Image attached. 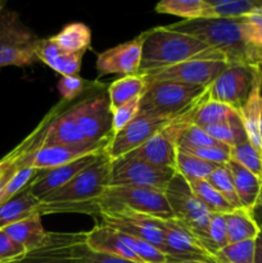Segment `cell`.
Listing matches in <instances>:
<instances>
[{
    "mask_svg": "<svg viewBox=\"0 0 262 263\" xmlns=\"http://www.w3.org/2000/svg\"><path fill=\"white\" fill-rule=\"evenodd\" d=\"M33 215H41L40 200L31 193L28 185L14 197L0 203V229Z\"/></svg>",
    "mask_w": 262,
    "mask_h": 263,
    "instance_id": "cell-22",
    "label": "cell"
},
{
    "mask_svg": "<svg viewBox=\"0 0 262 263\" xmlns=\"http://www.w3.org/2000/svg\"><path fill=\"white\" fill-rule=\"evenodd\" d=\"M175 174V168L154 166L143 159L125 156L112 161L109 186H138L164 192Z\"/></svg>",
    "mask_w": 262,
    "mask_h": 263,
    "instance_id": "cell-10",
    "label": "cell"
},
{
    "mask_svg": "<svg viewBox=\"0 0 262 263\" xmlns=\"http://www.w3.org/2000/svg\"><path fill=\"white\" fill-rule=\"evenodd\" d=\"M103 223L126 235L148 241L164 254V236L158 226V218L139 215L130 211L100 215Z\"/></svg>",
    "mask_w": 262,
    "mask_h": 263,
    "instance_id": "cell-16",
    "label": "cell"
},
{
    "mask_svg": "<svg viewBox=\"0 0 262 263\" xmlns=\"http://www.w3.org/2000/svg\"><path fill=\"white\" fill-rule=\"evenodd\" d=\"M141 35L143 49L139 72L141 76L195 59L226 62L218 51L203 41L186 33L170 30L167 26L144 31Z\"/></svg>",
    "mask_w": 262,
    "mask_h": 263,
    "instance_id": "cell-3",
    "label": "cell"
},
{
    "mask_svg": "<svg viewBox=\"0 0 262 263\" xmlns=\"http://www.w3.org/2000/svg\"><path fill=\"white\" fill-rule=\"evenodd\" d=\"M189 185L193 194L210 211V213H222V215H225V213L234 211L230 203L207 180H197V181L189 182Z\"/></svg>",
    "mask_w": 262,
    "mask_h": 263,
    "instance_id": "cell-34",
    "label": "cell"
},
{
    "mask_svg": "<svg viewBox=\"0 0 262 263\" xmlns=\"http://www.w3.org/2000/svg\"><path fill=\"white\" fill-rule=\"evenodd\" d=\"M249 215H251V217L253 218L254 222L257 223L259 230H262V187H261V192H259L258 199H257V202L254 203L253 208L249 211Z\"/></svg>",
    "mask_w": 262,
    "mask_h": 263,
    "instance_id": "cell-47",
    "label": "cell"
},
{
    "mask_svg": "<svg viewBox=\"0 0 262 263\" xmlns=\"http://www.w3.org/2000/svg\"><path fill=\"white\" fill-rule=\"evenodd\" d=\"M158 226L164 236V256L167 263L198 261L205 263H220L212 253L188 229L176 220H159Z\"/></svg>",
    "mask_w": 262,
    "mask_h": 263,
    "instance_id": "cell-13",
    "label": "cell"
},
{
    "mask_svg": "<svg viewBox=\"0 0 262 263\" xmlns=\"http://www.w3.org/2000/svg\"><path fill=\"white\" fill-rule=\"evenodd\" d=\"M110 166L112 161L107 152H104L94 163L82 170L68 184L40 200L41 216L54 213L99 216L100 198L110 184Z\"/></svg>",
    "mask_w": 262,
    "mask_h": 263,
    "instance_id": "cell-1",
    "label": "cell"
},
{
    "mask_svg": "<svg viewBox=\"0 0 262 263\" xmlns=\"http://www.w3.org/2000/svg\"><path fill=\"white\" fill-rule=\"evenodd\" d=\"M4 7H5V3L0 0V13H2L3 10H4Z\"/></svg>",
    "mask_w": 262,
    "mask_h": 263,
    "instance_id": "cell-50",
    "label": "cell"
},
{
    "mask_svg": "<svg viewBox=\"0 0 262 263\" xmlns=\"http://www.w3.org/2000/svg\"><path fill=\"white\" fill-rule=\"evenodd\" d=\"M120 234V238L126 246L130 248V251L135 254L139 258V261L143 263H167V257L162 253L159 249H157L156 247L152 246L148 241L143 240V239H139L136 236L126 235L118 231Z\"/></svg>",
    "mask_w": 262,
    "mask_h": 263,
    "instance_id": "cell-37",
    "label": "cell"
},
{
    "mask_svg": "<svg viewBox=\"0 0 262 263\" xmlns=\"http://www.w3.org/2000/svg\"><path fill=\"white\" fill-rule=\"evenodd\" d=\"M254 263H262V230L254 239Z\"/></svg>",
    "mask_w": 262,
    "mask_h": 263,
    "instance_id": "cell-48",
    "label": "cell"
},
{
    "mask_svg": "<svg viewBox=\"0 0 262 263\" xmlns=\"http://www.w3.org/2000/svg\"><path fill=\"white\" fill-rule=\"evenodd\" d=\"M257 71H258V74L261 76V79H262V59H261V62H259L258 67H257Z\"/></svg>",
    "mask_w": 262,
    "mask_h": 263,
    "instance_id": "cell-49",
    "label": "cell"
},
{
    "mask_svg": "<svg viewBox=\"0 0 262 263\" xmlns=\"http://www.w3.org/2000/svg\"><path fill=\"white\" fill-rule=\"evenodd\" d=\"M261 110H262V79L259 77L251 92L248 102L240 110L247 136L252 145L262 156L261 140Z\"/></svg>",
    "mask_w": 262,
    "mask_h": 263,
    "instance_id": "cell-25",
    "label": "cell"
},
{
    "mask_svg": "<svg viewBox=\"0 0 262 263\" xmlns=\"http://www.w3.org/2000/svg\"><path fill=\"white\" fill-rule=\"evenodd\" d=\"M84 263H143L131 261V259L122 258L118 256H112V254L104 253H95V252L89 251V253L85 257Z\"/></svg>",
    "mask_w": 262,
    "mask_h": 263,
    "instance_id": "cell-46",
    "label": "cell"
},
{
    "mask_svg": "<svg viewBox=\"0 0 262 263\" xmlns=\"http://www.w3.org/2000/svg\"><path fill=\"white\" fill-rule=\"evenodd\" d=\"M207 181L228 200L231 204L234 210H240L241 204L239 202V198L236 195L235 187H234L233 179H231V174L229 171L228 166L222 164L218 168H216L212 174L208 176Z\"/></svg>",
    "mask_w": 262,
    "mask_h": 263,
    "instance_id": "cell-36",
    "label": "cell"
},
{
    "mask_svg": "<svg viewBox=\"0 0 262 263\" xmlns=\"http://www.w3.org/2000/svg\"><path fill=\"white\" fill-rule=\"evenodd\" d=\"M164 194L174 215V220L188 229L210 252L208 225L212 213H210V211L193 194L189 182L176 172L164 190Z\"/></svg>",
    "mask_w": 262,
    "mask_h": 263,
    "instance_id": "cell-6",
    "label": "cell"
},
{
    "mask_svg": "<svg viewBox=\"0 0 262 263\" xmlns=\"http://www.w3.org/2000/svg\"><path fill=\"white\" fill-rule=\"evenodd\" d=\"M86 247L89 251L95 252V253L112 254V256L140 262L138 257L130 251V248L121 240L118 231L104 225L103 222L98 223L92 230L87 231Z\"/></svg>",
    "mask_w": 262,
    "mask_h": 263,
    "instance_id": "cell-21",
    "label": "cell"
},
{
    "mask_svg": "<svg viewBox=\"0 0 262 263\" xmlns=\"http://www.w3.org/2000/svg\"><path fill=\"white\" fill-rule=\"evenodd\" d=\"M231 161L239 163L262 180V156L249 141L231 148Z\"/></svg>",
    "mask_w": 262,
    "mask_h": 263,
    "instance_id": "cell-38",
    "label": "cell"
},
{
    "mask_svg": "<svg viewBox=\"0 0 262 263\" xmlns=\"http://www.w3.org/2000/svg\"><path fill=\"white\" fill-rule=\"evenodd\" d=\"M228 244V229H226L225 215H222V213H212L210 225H208V247H210V252L216 257V253L220 249L225 248Z\"/></svg>",
    "mask_w": 262,
    "mask_h": 263,
    "instance_id": "cell-41",
    "label": "cell"
},
{
    "mask_svg": "<svg viewBox=\"0 0 262 263\" xmlns=\"http://www.w3.org/2000/svg\"><path fill=\"white\" fill-rule=\"evenodd\" d=\"M27 253L25 247L13 240L3 229H0V263H17L25 258Z\"/></svg>",
    "mask_w": 262,
    "mask_h": 263,
    "instance_id": "cell-44",
    "label": "cell"
},
{
    "mask_svg": "<svg viewBox=\"0 0 262 263\" xmlns=\"http://www.w3.org/2000/svg\"><path fill=\"white\" fill-rule=\"evenodd\" d=\"M185 152L203 159V161L212 162V163L216 164H228L229 161L231 159V146L226 145L223 143H220L213 146H204V148L188 149Z\"/></svg>",
    "mask_w": 262,
    "mask_h": 263,
    "instance_id": "cell-42",
    "label": "cell"
},
{
    "mask_svg": "<svg viewBox=\"0 0 262 263\" xmlns=\"http://www.w3.org/2000/svg\"><path fill=\"white\" fill-rule=\"evenodd\" d=\"M80 131L87 144L105 143L113 135L112 110L107 91H98L80 100L76 104L69 105Z\"/></svg>",
    "mask_w": 262,
    "mask_h": 263,
    "instance_id": "cell-8",
    "label": "cell"
},
{
    "mask_svg": "<svg viewBox=\"0 0 262 263\" xmlns=\"http://www.w3.org/2000/svg\"><path fill=\"white\" fill-rule=\"evenodd\" d=\"M62 49L71 53H85L91 44V31L80 22L69 23L57 35L51 36Z\"/></svg>",
    "mask_w": 262,
    "mask_h": 263,
    "instance_id": "cell-31",
    "label": "cell"
},
{
    "mask_svg": "<svg viewBox=\"0 0 262 263\" xmlns=\"http://www.w3.org/2000/svg\"><path fill=\"white\" fill-rule=\"evenodd\" d=\"M87 233H49L45 244L17 263H84Z\"/></svg>",
    "mask_w": 262,
    "mask_h": 263,
    "instance_id": "cell-12",
    "label": "cell"
},
{
    "mask_svg": "<svg viewBox=\"0 0 262 263\" xmlns=\"http://www.w3.org/2000/svg\"><path fill=\"white\" fill-rule=\"evenodd\" d=\"M205 89L172 81H146L139 115L163 120L176 118L202 97Z\"/></svg>",
    "mask_w": 262,
    "mask_h": 263,
    "instance_id": "cell-4",
    "label": "cell"
},
{
    "mask_svg": "<svg viewBox=\"0 0 262 263\" xmlns=\"http://www.w3.org/2000/svg\"><path fill=\"white\" fill-rule=\"evenodd\" d=\"M156 12L181 17L184 21L203 18L205 0H162L156 5Z\"/></svg>",
    "mask_w": 262,
    "mask_h": 263,
    "instance_id": "cell-35",
    "label": "cell"
},
{
    "mask_svg": "<svg viewBox=\"0 0 262 263\" xmlns=\"http://www.w3.org/2000/svg\"><path fill=\"white\" fill-rule=\"evenodd\" d=\"M103 153L87 154V156L81 157V158L76 159V161L71 162V163L62 164V166L45 170V171H39L38 176L30 184L31 193L39 200H43L46 195H49L50 193L58 190L59 187L68 184L82 170H85L90 164L94 163Z\"/></svg>",
    "mask_w": 262,
    "mask_h": 263,
    "instance_id": "cell-18",
    "label": "cell"
},
{
    "mask_svg": "<svg viewBox=\"0 0 262 263\" xmlns=\"http://www.w3.org/2000/svg\"><path fill=\"white\" fill-rule=\"evenodd\" d=\"M40 39L21 21L14 10L0 13V68L26 67L38 61L36 48Z\"/></svg>",
    "mask_w": 262,
    "mask_h": 263,
    "instance_id": "cell-7",
    "label": "cell"
},
{
    "mask_svg": "<svg viewBox=\"0 0 262 263\" xmlns=\"http://www.w3.org/2000/svg\"><path fill=\"white\" fill-rule=\"evenodd\" d=\"M66 103L62 100L61 103L51 108L41 122L36 126L35 130L27 136L23 141H21L13 151H10L3 159H0V195L7 186L8 182L23 168L33 167L36 154L45 145L46 136L50 123L54 118L63 110Z\"/></svg>",
    "mask_w": 262,
    "mask_h": 263,
    "instance_id": "cell-9",
    "label": "cell"
},
{
    "mask_svg": "<svg viewBox=\"0 0 262 263\" xmlns=\"http://www.w3.org/2000/svg\"><path fill=\"white\" fill-rule=\"evenodd\" d=\"M91 86V82L81 79L80 76H62L57 85L64 102H72Z\"/></svg>",
    "mask_w": 262,
    "mask_h": 263,
    "instance_id": "cell-43",
    "label": "cell"
},
{
    "mask_svg": "<svg viewBox=\"0 0 262 263\" xmlns=\"http://www.w3.org/2000/svg\"><path fill=\"white\" fill-rule=\"evenodd\" d=\"M220 263H254V240L228 244L216 253Z\"/></svg>",
    "mask_w": 262,
    "mask_h": 263,
    "instance_id": "cell-39",
    "label": "cell"
},
{
    "mask_svg": "<svg viewBox=\"0 0 262 263\" xmlns=\"http://www.w3.org/2000/svg\"><path fill=\"white\" fill-rule=\"evenodd\" d=\"M109 141L95 144V145H44L36 154L33 167L38 171H45L62 164L71 163L87 154L103 153L107 152Z\"/></svg>",
    "mask_w": 262,
    "mask_h": 263,
    "instance_id": "cell-19",
    "label": "cell"
},
{
    "mask_svg": "<svg viewBox=\"0 0 262 263\" xmlns=\"http://www.w3.org/2000/svg\"><path fill=\"white\" fill-rule=\"evenodd\" d=\"M84 54L64 50L51 37L40 39L36 48L38 61L61 76H79Z\"/></svg>",
    "mask_w": 262,
    "mask_h": 263,
    "instance_id": "cell-20",
    "label": "cell"
},
{
    "mask_svg": "<svg viewBox=\"0 0 262 263\" xmlns=\"http://www.w3.org/2000/svg\"><path fill=\"white\" fill-rule=\"evenodd\" d=\"M226 229H228L229 244L239 243V241L254 240L259 233V228L251 217L248 211L234 210L225 213Z\"/></svg>",
    "mask_w": 262,
    "mask_h": 263,
    "instance_id": "cell-30",
    "label": "cell"
},
{
    "mask_svg": "<svg viewBox=\"0 0 262 263\" xmlns=\"http://www.w3.org/2000/svg\"><path fill=\"white\" fill-rule=\"evenodd\" d=\"M229 66L230 64L223 61L195 59L153 71L145 74V79L146 81H172L190 86L208 87Z\"/></svg>",
    "mask_w": 262,
    "mask_h": 263,
    "instance_id": "cell-14",
    "label": "cell"
},
{
    "mask_svg": "<svg viewBox=\"0 0 262 263\" xmlns=\"http://www.w3.org/2000/svg\"><path fill=\"white\" fill-rule=\"evenodd\" d=\"M146 86L145 76L136 74V76H123L115 80L108 86V99H109L110 110L120 108L121 105L131 102V100L140 98Z\"/></svg>",
    "mask_w": 262,
    "mask_h": 263,
    "instance_id": "cell-28",
    "label": "cell"
},
{
    "mask_svg": "<svg viewBox=\"0 0 262 263\" xmlns=\"http://www.w3.org/2000/svg\"><path fill=\"white\" fill-rule=\"evenodd\" d=\"M41 215H33L31 217L23 218L18 222L3 228V230L14 241L25 247L26 251H36L45 244L49 233L44 229Z\"/></svg>",
    "mask_w": 262,
    "mask_h": 263,
    "instance_id": "cell-23",
    "label": "cell"
},
{
    "mask_svg": "<svg viewBox=\"0 0 262 263\" xmlns=\"http://www.w3.org/2000/svg\"><path fill=\"white\" fill-rule=\"evenodd\" d=\"M262 10V0H205L203 18H244Z\"/></svg>",
    "mask_w": 262,
    "mask_h": 263,
    "instance_id": "cell-27",
    "label": "cell"
},
{
    "mask_svg": "<svg viewBox=\"0 0 262 263\" xmlns=\"http://www.w3.org/2000/svg\"><path fill=\"white\" fill-rule=\"evenodd\" d=\"M139 109H140V98L131 100V102L126 103V104L121 105L120 108L115 109L112 112V131L113 134L118 133L122 130L123 127L133 122L139 115Z\"/></svg>",
    "mask_w": 262,
    "mask_h": 263,
    "instance_id": "cell-45",
    "label": "cell"
},
{
    "mask_svg": "<svg viewBox=\"0 0 262 263\" xmlns=\"http://www.w3.org/2000/svg\"><path fill=\"white\" fill-rule=\"evenodd\" d=\"M175 263H205V262H198V261H184V262H175Z\"/></svg>",
    "mask_w": 262,
    "mask_h": 263,
    "instance_id": "cell-51",
    "label": "cell"
},
{
    "mask_svg": "<svg viewBox=\"0 0 262 263\" xmlns=\"http://www.w3.org/2000/svg\"><path fill=\"white\" fill-rule=\"evenodd\" d=\"M99 210L100 215L130 211L159 220L174 218L164 192L148 187L109 186L100 198Z\"/></svg>",
    "mask_w": 262,
    "mask_h": 263,
    "instance_id": "cell-5",
    "label": "cell"
},
{
    "mask_svg": "<svg viewBox=\"0 0 262 263\" xmlns=\"http://www.w3.org/2000/svg\"><path fill=\"white\" fill-rule=\"evenodd\" d=\"M220 144V141L211 138L203 128L195 125H189L177 139V148L182 151L195 148H204V146H213Z\"/></svg>",
    "mask_w": 262,
    "mask_h": 263,
    "instance_id": "cell-40",
    "label": "cell"
},
{
    "mask_svg": "<svg viewBox=\"0 0 262 263\" xmlns=\"http://www.w3.org/2000/svg\"><path fill=\"white\" fill-rule=\"evenodd\" d=\"M45 145H91L85 141L73 115L69 110H62L50 123Z\"/></svg>",
    "mask_w": 262,
    "mask_h": 263,
    "instance_id": "cell-24",
    "label": "cell"
},
{
    "mask_svg": "<svg viewBox=\"0 0 262 263\" xmlns=\"http://www.w3.org/2000/svg\"><path fill=\"white\" fill-rule=\"evenodd\" d=\"M204 131L211 138L220 141V143L226 144V145L231 146V148L239 145V144L246 143V141H249L246 133V128H244L243 120H241L240 113L239 112L231 116L225 122L210 126Z\"/></svg>",
    "mask_w": 262,
    "mask_h": 263,
    "instance_id": "cell-33",
    "label": "cell"
},
{
    "mask_svg": "<svg viewBox=\"0 0 262 263\" xmlns=\"http://www.w3.org/2000/svg\"><path fill=\"white\" fill-rule=\"evenodd\" d=\"M222 164H216L212 162L203 161L188 152L177 149L176 166L175 170L181 175L188 182L197 181V180H207L208 176Z\"/></svg>",
    "mask_w": 262,
    "mask_h": 263,
    "instance_id": "cell-32",
    "label": "cell"
},
{
    "mask_svg": "<svg viewBox=\"0 0 262 263\" xmlns=\"http://www.w3.org/2000/svg\"><path fill=\"white\" fill-rule=\"evenodd\" d=\"M172 120H163V118H153L138 115V117L133 122H130L126 127L112 135L107 146V154L109 159L116 161V159L125 157L126 154L138 149L139 146L146 143L149 139L153 138L156 134L163 130Z\"/></svg>",
    "mask_w": 262,
    "mask_h": 263,
    "instance_id": "cell-15",
    "label": "cell"
},
{
    "mask_svg": "<svg viewBox=\"0 0 262 263\" xmlns=\"http://www.w3.org/2000/svg\"><path fill=\"white\" fill-rule=\"evenodd\" d=\"M226 166L231 174L234 187H235L241 208L249 212L258 199L262 187V180L231 159Z\"/></svg>",
    "mask_w": 262,
    "mask_h": 263,
    "instance_id": "cell-26",
    "label": "cell"
},
{
    "mask_svg": "<svg viewBox=\"0 0 262 263\" xmlns=\"http://www.w3.org/2000/svg\"><path fill=\"white\" fill-rule=\"evenodd\" d=\"M143 35H139L131 41L120 44L107 49L97 58V69L99 76L103 74H121L136 76L140 72Z\"/></svg>",
    "mask_w": 262,
    "mask_h": 263,
    "instance_id": "cell-17",
    "label": "cell"
},
{
    "mask_svg": "<svg viewBox=\"0 0 262 263\" xmlns=\"http://www.w3.org/2000/svg\"><path fill=\"white\" fill-rule=\"evenodd\" d=\"M167 27L203 41L225 58L230 66L246 64L257 68L259 57L251 45L244 18H197Z\"/></svg>",
    "mask_w": 262,
    "mask_h": 263,
    "instance_id": "cell-2",
    "label": "cell"
},
{
    "mask_svg": "<svg viewBox=\"0 0 262 263\" xmlns=\"http://www.w3.org/2000/svg\"><path fill=\"white\" fill-rule=\"evenodd\" d=\"M257 68L246 64L229 66L217 79L207 87L211 100L223 103L236 112H240L248 102L251 92L259 79Z\"/></svg>",
    "mask_w": 262,
    "mask_h": 263,
    "instance_id": "cell-11",
    "label": "cell"
},
{
    "mask_svg": "<svg viewBox=\"0 0 262 263\" xmlns=\"http://www.w3.org/2000/svg\"><path fill=\"white\" fill-rule=\"evenodd\" d=\"M235 113L236 110L229 107V105L220 102H215V100H211L208 98L207 90H205L204 95L202 98V102H200V104L198 105L194 115H193L192 123L198 126V127L203 128V130H205L210 126L225 122V121H228Z\"/></svg>",
    "mask_w": 262,
    "mask_h": 263,
    "instance_id": "cell-29",
    "label": "cell"
},
{
    "mask_svg": "<svg viewBox=\"0 0 262 263\" xmlns=\"http://www.w3.org/2000/svg\"><path fill=\"white\" fill-rule=\"evenodd\" d=\"M261 140H262V110H261Z\"/></svg>",
    "mask_w": 262,
    "mask_h": 263,
    "instance_id": "cell-52",
    "label": "cell"
}]
</instances>
